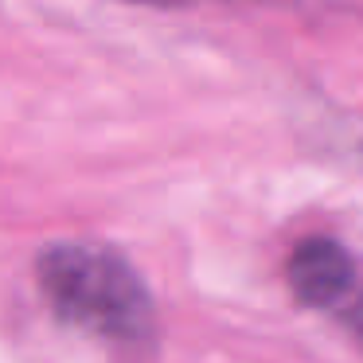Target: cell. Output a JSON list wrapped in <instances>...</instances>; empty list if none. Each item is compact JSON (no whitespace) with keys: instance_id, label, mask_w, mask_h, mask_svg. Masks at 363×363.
<instances>
[{"instance_id":"cell-1","label":"cell","mask_w":363,"mask_h":363,"mask_svg":"<svg viewBox=\"0 0 363 363\" xmlns=\"http://www.w3.org/2000/svg\"><path fill=\"white\" fill-rule=\"evenodd\" d=\"M40 285L63 320L98 336H141L152 320L145 281L121 254L102 246H51L40 254Z\"/></svg>"},{"instance_id":"cell-2","label":"cell","mask_w":363,"mask_h":363,"mask_svg":"<svg viewBox=\"0 0 363 363\" xmlns=\"http://www.w3.org/2000/svg\"><path fill=\"white\" fill-rule=\"evenodd\" d=\"M289 285L305 305L340 308L355 301V262L328 238H308L289 254Z\"/></svg>"},{"instance_id":"cell-3","label":"cell","mask_w":363,"mask_h":363,"mask_svg":"<svg viewBox=\"0 0 363 363\" xmlns=\"http://www.w3.org/2000/svg\"><path fill=\"white\" fill-rule=\"evenodd\" d=\"M347 316H352V328L363 336V301H359V305L352 301V305H347Z\"/></svg>"}]
</instances>
